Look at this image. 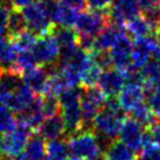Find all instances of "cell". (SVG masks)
<instances>
[{"label":"cell","instance_id":"d6a6232c","mask_svg":"<svg viewBox=\"0 0 160 160\" xmlns=\"http://www.w3.org/2000/svg\"><path fill=\"white\" fill-rule=\"evenodd\" d=\"M11 40L13 41L14 46L19 53L20 52H32V49L34 48L36 41H38V35L29 29H27L22 34H20L14 39H11Z\"/></svg>","mask_w":160,"mask_h":160},{"label":"cell","instance_id":"f6af8a7d","mask_svg":"<svg viewBox=\"0 0 160 160\" xmlns=\"http://www.w3.org/2000/svg\"><path fill=\"white\" fill-rule=\"evenodd\" d=\"M7 159L8 160H27L26 157H25V153H20L18 156H14V157H7Z\"/></svg>","mask_w":160,"mask_h":160},{"label":"cell","instance_id":"b9f144b4","mask_svg":"<svg viewBox=\"0 0 160 160\" xmlns=\"http://www.w3.org/2000/svg\"><path fill=\"white\" fill-rule=\"evenodd\" d=\"M148 130H150L152 137H153L154 144L160 146V120H157L151 128H148Z\"/></svg>","mask_w":160,"mask_h":160},{"label":"cell","instance_id":"9a60e30c","mask_svg":"<svg viewBox=\"0 0 160 160\" xmlns=\"http://www.w3.org/2000/svg\"><path fill=\"white\" fill-rule=\"evenodd\" d=\"M48 69L42 66H36L29 70L22 72L23 83L29 87L38 96H43L48 83Z\"/></svg>","mask_w":160,"mask_h":160},{"label":"cell","instance_id":"836d02e7","mask_svg":"<svg viewBox=\"0 0 160 160\" xmlns=\"http://www.w3.org/2000/svg\"><path fill=\"white\" fill-rule=\"evenodd\" d=\"M36 66H39V64L36 63V60L32 52H20L18 54L17 61H15L14 70L19 71L22 75V72L29 70Z\"/></svg>","mask_w":160,"mask_h":160},{"label":"cell","instance_id":"7402d4cb","mask_svg":"<svg viewBox=\"0 0 160 160\" xmlns=\"http://www.w3.org/2000/svg\"><path fill=\"white\" fill-rule=\"evenodd\" d=\"M23 153L27 160H46L47 144L45 138L38 132H33L28 139Z\"/></svg>","mask_w":160,"mask_h":160},{"label":"cell","instance_id":"277c9868","mask_svg":"<svg viewBox=\"0 0 160 160\" xmlns=\"http://www.w3.org/2000/svg\"><path fill=\"white\" fill-rule=\"evenodd\" d=\"M125 119H126V113L124 110L113 111L104 108L93 120V133L104 136L111 140H116V138L119 137L120 129Z\"/></svg>","mask_w":160,"mask_h":160},{"label":"cell","instance_id":"cb8c5ba5","mask_svg":"<svg viewBox=\"0 0 160 160\" xmlns=\"http://www.w3.org/2000/svg\"><path fill=\"white\" fill-rule=\"evenodd\" d=\"M125 28H126V34L134 40L146 38V36L151 35L153 32H156L150 26V23L142 18V15H138L136 18L131 19L130 21H128Z\"/></svg>","mask_w":160,"mask_h":160},{"label":"cell","instance_id":"74e56055","mask_svg":"<svg viewBox=\"0 0 160 160\" xmlns=\"http://www.w3.org/2000/svg\"><path fill=\"white\" fill-rule=\"evenodd\" d=\"M138 160H160V146L152 144L144 147L138 156Z\"/></svg>","mask_w":160,"mask_h":160},{"label":"cell","instance_id":"681fc988","mask_svg":"<svg viewBox=\"0 0 160 160\" xmlns=\"http://www.w3.org/2000/svg\"><path fill=\"white\" fill-rule=\"evenodd\" d=\"M1 139L2 138L0 137V158H1V154H2V151H1Z\"/></svg>","mask_w":160,"mask_h":160},{"label":"cell","instance_id":"8992f818","mask_svg":"<svg viewBox=\"0 0 160 160\" xmlns=\"http://www.w3.org/2000/svg\"><path fill=\"white\" fill-rule=\"evenodd\" d=\"M110 23L107 11H83L78 14L75 29L78 34L96 36Z\"/></svg>","mask_w":160,"mask_h":160},{"label":"cell","instance_id":"f907efd6","mask_svg":"<svg viewBox=\"0 0 160 160\" xmlns=\"http://www.w3.org/2000/svg\"><path fill=\"white\" fill-rule=\"evenodd\" d=\"M0 160H8V159H7V157H6V158H2V157H1V158H0Z\"/></svg>","mask_w":160,"mask_h":160},{"label":"cell","instance_id":"7bdbcfd3","mask_svg":"<svg viewBox=\"0 0 160 160\" xmlns=\"http://www.w3.org/2000/svg\"><path fill=\"white\" fill-rule=\"evenodd\" d=\"M38 0H11V4H12V7L17 9H23L31 6L32 4L36 2Z\"/></svg>","mask_w":160,"mask_h":160},{"label":"cell","instance_id":"ba28073f","mask_svg":"<svg viewBox=\"0 0 160 160\" xmlns=\"http://www.w3.org/2000/svg\"><path fill=\"white\" fill-rule=\"evenodd\" d=\"M33 131L31 129L18 124L13 131L6 133L1 139L2 154L6 157H14L22 153Z\"/></svg>","mask_w":160,"mask_h":160},{"label":"cell","instance_id":"f35d334b","mask_svg":"<svg viewBox=\"0 0 160 160\" xmlns=\"http://www.w3.org/2000/svg\"><path fill=\"white\" fill-rule=\"evenodd\" d=\"M113 0H87V5L91 11H108Z\"/></svg>","mask_w":160,"mask_h":160},{"label":"cell","instance_id":"5b68a950","mask_svg":"<svg viewBox=\"0 0 160 160\" xmlns=\"http://www.w3.org/2000/svg\"><path fill=\"white\" fill-rule=\"evenodd\" d=\"M68 145L70 154L77 158L93 160L102 153L92 130H82L78 133L69 137Z\"/></svg>","mask_w":160,"mask_h":160},{"label":"cell","instance_id":"d4e9b609","mask_svg":"<svg viewBox=\"0 0 160 160\" xmlns=\"http://www.w3.org/2000/svg\"><path fill=\"white\" fill-rule=\"evenodd\" d=\"M70 150L68 139H55L47 142V158L46 160H69Z\"/></svg>","mask_w":160,"mask_h":160},{"label":"cell","instance_id":"30bf717a","mask_svg":"<svg viewBox=\"0 0 160 160\" xmlns=\"http://www.w3.org/2000/svg\"><path fill=\"white\" fill-rule=\"evenodd\" d=\"M145 128L142 124H139L133 118H126L123 123V126L120 129L119 140L126 144L128 146L133 150L136 153H140L144 148V132Z\"/></svg>","mask_w":160,"mask_h":160},{"label":"cell","instance_id":"c3c4849f","mask_svg":"<svg viewBox=\"0 0 160 160\" xmlns=\"http://www.w3.org/2000/svg\"><path fill=\"white\" fill-rule=\"evenodd\" d=\"M4 71H5V69L2 67H1V66H0V76L4 74Z\"/></svg>","mask_w":160,"mask_h":160},{"label":"cell","instance_id":"4dcf8cb0","mask_svg":"<svg viewBox=\"0 0 160 160\" xmlns=\"http://www.w3.org/2000/svg\"><path fill=\"white\" fill-rule=\"evenodd\" d=\"M18 126V119L13 111L0 103V133H8Z\"/></svg>","mask_w":160,"mask_h":160},{"label":"cell","instance_id":"44dd1931","mask_svg":"<svg viewBox=\"0 0 160 160\" xmlns=\"http://www.w3.org/2000/svg\"><path fill=\"white\" fill-rule=\"evenodd\" d=\"M152 58V34L137 39L133 42V50L131 58V66L142 70Z\"/></svg>","mask_w":160,"mask_h":160},{"label":"cell","instance_id":"bcb514c9","mask_svg":"<svg viewBox=\"0 0 160 160\" xmlns=\"http://www.w3.org/2000/svg\"><path fill=\"white\" fill-rule=\"evenodd\" d=\"M93 160H108V158H107V156H105V153H101L97 158H95Z\"/></svg>","mask_w":160,"mask_h":160},{"label":"cell","instance_id":"484cf974","mask_svg":"<svg viewBox=\"0 0 160 160\" xmlns=\"http://www.w3.org/2000/svg\"><path fill=\"white\" fill-rule=\"evenodd\" d=\"M108 160H138L137 153L122 140H115L105 152Z\"/></svg>","mask_w":160,"mask_h":160},{"label":"cell","instance_id":"ffe728a7","mask_svg":"<svg viewBox=\"0 0 160 160\" xmlns=\"http://www.w3.org/2000/svg\"><path fill=\"white\" fill-rule=\"evenodd\" d=\"M23 83L22 75L14 69L5 70L0 76V103L6 105L11 95Z\"/></svg>","mask_w":160,"mask_h":160},{"label":"cell","instance_id":"ab89813d","mask_svg":"<svg viewBox=\"0 0 160 160\" xmlns=\"http://www.w3.org/2000/svg\"><path fill=\"white\" fill-rule=\"evenodd\" d=\"M152 58L160 60V32L152 33Z\"/></svg>","mask_w":160,"mask_h":160},{"label":"cell","instance_id":"5bb4252c","mask_svg":"<svg viewBox=\"0 0 160 160\" xmlns=\"http://www.w3.org/2000/svg\"><path fill=\"white\" fill-rule=\"evenodd\" d=\"M124 35H126V28L124 25L110 22L96 36L93 50H107V52H109L115 46L116 42L119 40V38Z\"/></svg>","mask_w":160,"mask_h":160},{"label":"cell","instance_id":"7a4b0ae2","mask_svg":"<svg viewBox=\"0 0 160 160\" xmlns=\"http://www.w3.org/2000/svg\"><path fill=\"white\" fill-rule=\"evenodd\" d=\"M107 96L98 87H82L81 92V115L83 130H92V124L97 115L105 107Z\"/></svg>","mask_w":160,"mask_h":160},{"label":"cell","instance_id":"4316f807","mask_svg":"<svg viewBox=\"0 0 160 160\" xmlns=\"http://www.w3.org/2000/svg\"><path fill=\"white\" fill-rule=\"evenodd\" d=\"M26 19L23 17V13L21 9H17L12 7V11L9 13L8 18V26H7V35L9 39H14L18 35L22 34L23 32L27 31Z\"/></svg>","mask_w":160,"mask_h":160},{"label":"cell","instance_id":"9c48e42d","mask_svg":"<svg viewBox=\"0 0 160 160\" xmlns=\"http://www.w3.org/2000/svg\"><path fill=\"white\" fill-rule=\"evenodd\" d=\"M107 12L110 22L124 25L131 19L140 15L142 9L137 0H113Z\"/></svg>","mask_w":160,"mask_h":160},{"label":"cell","instance_id":"2e32d148","mask_svg":"<svg viewBox=\"0 0 160 160\" xmlns=\"http://www.w3.org/2000/svg\"><path fill=\"white\" fill-rule=\"evenodd\" d=\"M36 98H38L36 93L29 87H27L25 83H22L11 95L6 107H8L12 111L17 112V115H18L31 107L32 104L35 102Z\"/></svg>","mask_w":160,"mask_h":160},{"label":"cell","instance_id":"52a82bcc","mask_svg":"<svg viewBox=\"0 0 160 160\" xmlns=\"http://www.w3.org/2000/svg\"><path fill=\"white\" fill-rule=\"evenodd\" d=\"M32 53L36 63L42 67H52L60 61V46L53 33L40 36L32 49Z\"/></svg>","mask_w":160,"mask_h":160},{"label":"cell","instance_id":"816d5d0a","mask_svg":"<svg viewBox=\"0 0 160 160\" xmlns=\"http://www.w3.org/2000/svg\"><path fill=\"white\" fill-rule=\"evenodd\" d=\"M2 1H5V0H0V2H2Z\"/></svg>","mask_w":160,"mask_h":160},{"label":"cell","instance_id":"3957f363","mask_svg":"<svg viewBox=\"0 0 160 160\" xmlns=\"http://www.w3.org/2000/svg\"><path fill=\"white\" fill-rule=\"evenodd\" d=\"M22 13L26 19L28 29L36 34L39 38L53 33L55 25L42 1L38 0L31 6L23 8Z\"/></svg>","mask_w":160,"mask_h":160},{"label":"cell","instance_id":"d590c367","mask_svg":"<svg viewBox=\"0 0 160 160\" xmlns=\"http://www.w3.org/2000/svg\"><path fill=\"white\" fill-rule=\"evenodd\" d=\"M41 98H42V109H43L46 118L60 113L61 107H60V101L58 96L45 95V96H41Z\"/></svg>","mask_w":160,"mask_h":160},{"label":"cell","instance_id":"7c38bea8","mask_svg":"<svg viewBox=\"0 0 160 160\" xmlns=\"http://www.w3.org/2000/svg\"><path fill=\"white\" fill-rule=\"evenodd\" d=\"M132 50H133V42L131 38H129L128 34L119 38V40L109 50L113 62V67L122 71L129 68L131 66Z\"/></svg>","mask_w":160,"mask_h":160},{"label":"cell","instance_id":"ee69618b","mask_svg":"<svg viewBox=\"0 0 160 160\" xmlns=\"http://www.w3.org/2000/svg\"><path fill=\"white\" fill-rule=\"evenodd\" d=\"M137 1L138 4H139V6H140L142 11L154 7V6H159L160 5V0H137Z\"/></svg>","mask_w":160,"mask_h":160},{"label":"cell","instance_id":"f546056e","mask_svg":"<svg viewBox=\"0 0 160 160\" xmlns=\"http://www.w3.org/2000/svg\"><path fill=\"white\" fill-rule=\"evenodd\" d=\"M145 82L153 87H160V60L151 58L142 69Z\"/></svg>","mask_w":160,"mask_h":160},{"label":"cell","instance_id":"8d00e7d4","mask_svg":"<svg viewBox=\"0 0 160 160\" xmlns=\"http://www.w3.org/2000/svg\"><path fill=\"white\" fill-rule=\"evenodd\" d=\"M11 11L12 7L6 1L0 2V38L7 35V26Z\"/></svg>","mask_w":160,"mask_h":160},{"label":"cell","instance_id":"6da1fadb","mask_svg":"<svg viewBox=\"0 0 160 160\" xmlns=\"http://www.w3.org/2000/svg\"><path fill=\"white\" fill-rule=\"evenodd\" d=\"M81 92L82 87L68 88L58 96L61 116L67 129V139L83 130V122L81 115Z\"/></svg>","mask_w":160,"mask_h":160},{"label":"cell","instance_id":"4fadbf2b","mask_svg":"<svg viewBox=\"0 0 160 160\" xmlns=\"http://www.w3.org/2000/svg\"><path fill=\"white\" fill-rule=\"evenodd\" d=\"M46 116L42 109V98L41 96H38L35 102L32 104L31 107L26 109L25 111L20 112L17 115L18 124L23 125L28 129H31L33 132L38 131L41 124L43 123Z\"/></svg>","mask_w":160,"mask_h":160},{"label":"cell","instance_id":"d6986e66","mask_svg":"<svg viewBox=\"0 0 160 160\" xmlns=\"http://www.w3.org/2000/svg\"><path fill=\"white\" fill-rule=\"evenodd\" d=\"M118 101L125 112H131L145 101L144 87L126 84L118 95Z\"/></svg>","mask_w":160,"mask_h":160},{"label":"cell","instance_id":"ac0fdd59","mask_svg":"<svg viewBox=\"0 0 160 160\" xmlns=\"http://www.w3.org/2000/svg\"><path fill=\"white\" fill-rule=\"evenodd\" d=\"M36 132L40 133L48 142L55 139H62L63 137H66L67 139V129L61 113L46 118Z\"/></svg>","mask_w":160,"mask_h":160},{"label":"cell","instance_id":"1f68e13d","mask_svg":"<svg viewBox=\"0 0 160 160\" xmlns=\"http://www.w3.org/2000/svg\"><path fill=\"white\" fill-rule=\"evenodd\" d=\"M145 101L157 118H160V87H153L145 82Z\"/></svg>","mask_w":160,"mask_h":160},{"label":"cell","instance_id":"8fae6325","mask_svg":"<svg viewBox=\"0 0 160 160\" xmlns=\"http://www.w3.org/2000/svg\"><path fill=\"white\" fill-rule=\"evenodd\" d=\"M125 85L126 81L124 71L116 68L103 71L101 80L98 82V88L102 90L107 97H118Z\"/></svg>","mask_w":160,"mask_h":160},{"label":"cell","instance_id":"e575fe53","mask_svg":"<svg viewBox=\"0 0 160 160\" xmlns=\"http://www.w3.org/2000/svg\"><path fill=\"white\" fill-rule=\"evenodd\" d=\"M90 56L93 60V62L96 63L103 71L115 68L110 52H107V50H92V52H90Z\"/></svg>","mask_w":160,"mask_h":160},{"label":"cell","instance_id":"60d3db41","mask_svg":"<svg viewBox=\"0 0 160 160\" xmlns=\"http://www.w3.org/2000/svg\"><path fill=\"white\" fill-rule=\"evenodd\" d=\"M60 1L76 11H84L88 7L87 0H60Z\"/></svg>","mask_w":160,"mask_h":160},{"label":"cell","instance_id":"7dc6e473","mask_svg":"<svg viewBox=\"0 0 160 160\" xmlns=\"http://www.w3.org/2000/svg\"><path fill=\"white\" fill-rule=\"evenodd\" d=\"M69 160H88V159H83V158H77V157H71Z\"/></svg>","mask_w":160,"mask_h":160},{"label":"cell","instance_id":"83f0119b","mask_svg":"<svg viewBox=\"0 0 160 160\" xmlns=\"http://www.w3.org/2000/svg\"><path fill=\"white\" fill-rule=\"evenodd\" d=\"M102 74H103V70L98 67L96 63L93 62V60L90 56L89 62L87 63V66H85V68L83 69L82 74H81V85L84 87V88L97 87Z\"/></svg>","mask_w":160,"mask_h":160},{"label":"cell","instance_id":"e0dca14e","mask_svg":"<svg viewBox=\"0 0 160 160\" xmlns=\"http://www.w3.org/2000/svg\"><path fill=\"white\" fill-rule=\"evenodd\" d=\"M50 18L55 26L58 27H75L78 13L77 11L71 8L67 5L62 4L60 0H56L55 4L49 9Z\"/></svg>","mask_w":160,"mask_h":160},{"label":"cell","instance_id":"f1b7e54d","mask_svg":"<svg viewBox=\"0 0 160 160\" xmlns=\"http://www.w3.org/2000/svg\"><path fill=\"white\" fill-rule=\"evenodd\" d=\"M131 113V118H133L134 120H137L139 124H142L145 129H148L151 128L152 125L156 123L158 118L153 115V112L151 111L150 107L145 104V103H142L140 105H138L134 110L130 112Z\"/></svg>","mask_w":160,"mask_h":160},{"label":"cell","instance_id":"603a6c76","mask_svg":"<svg viewBox=\"0 0 160 160\" xmlns=\"http://www.w3.org/2000/svg\"><path fill=\"white\" fill-rule=\"evenodd\" d=\"M18 54L19 52L15 48L13 41L6 36L0 38V66L5 70L14 69Z\"/></svg>","mask_w":160,"mask_h":160}]
</instances>
